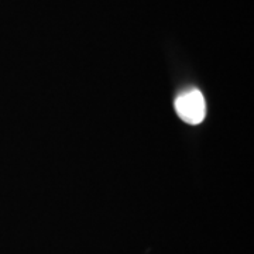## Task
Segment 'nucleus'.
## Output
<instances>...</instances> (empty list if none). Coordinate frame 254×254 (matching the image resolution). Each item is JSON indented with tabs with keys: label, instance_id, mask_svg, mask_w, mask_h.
I'll list each match as a JSON object with an SVG mask.
<instances>
[{
	"label": "nucleus",
	"instance_id": "f257e3e1",
	"mask_svg": "<svg viewBox=\"0 0 254 254\" xmlns=\"http://www.w3.org/2000/svg\"><path fill=\"white\" fill-rule=\"evenodd\" d=\"M175 110L185 123L199 125L206 116L205 98L198 89H190L175 99Z\"/></svg>",
	"mask_w": 254,
	"mask_h": 254
}]
</instances>
